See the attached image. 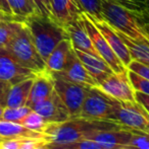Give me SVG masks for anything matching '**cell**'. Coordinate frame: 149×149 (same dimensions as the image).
Wrapping results in <instances>:
<instances>
[{"label":"cell","instance_id":"6","mask_svg":"<svg viewBox=\"0 0 149 149\" xmlns=\"http://www.w3.org/2000/svg\"><path fill=\"white\" fill-rule=\"evenodd\" d=\"M113 122L129 130L149 132V114L137 102H124L117 100L114 107Z\"/></svg>","mask_w":149,"mask_h":149},{"label":"cell","instance_id":"23","mask_svg":"<svg viewBox=\"0 0 149 149\" xmlns=\"http://www.w3.org/2000/svg\"><path fill=\"white\" fill-rule=\"evenodd\" d=\"M138 16L149 31V6L147 0H113Z\"/></svg>","mask_w":149,"mask_h":149},{"label":"cell","instance_id":"31","mask_svg":"<svg viewBox=\"0 0 149 149\" xmlns=\"http://www.w3.org/2000/svg\"><path fill=\"white\" fill-rule=\"evenodd\" d=\"M125 149H149V132L134 131L132 140Z\"/></svg>","mask_w":149,"mask_h":149},{"label":"cell","instance_id":"22","mask_svg":"<svg viewBox=\"0 0 149 149\" xmlns=\"http://www.w3.org/2000/svg\"><path fill=\"white\" fill-rule=\"evenodd\" d=\"M117 33L129 49L132 60L149 65V42H141L134 40L119 31H117Z\"/></svg>","mask_w":149,"mask_h":149},{"label":"cell","instance_id":"37","mask_svg":"<svg viewBox=\"0 0 149 149\" xmlns=\"http://www.w3.org/2000/svg\"><path fill=\"white\" fill-rule=\"evenodd\" d=\"M32 1H33V3L35 4V6H36L38 11H39V13L43 14V15L52 17L51 12H50L49 9L47 8V6H46L45 1H44V0H32Z\"/></svg>","mask_w":149,"mask_h":149},{"label":"cell","instance_id":"10","mask_svg":"<svg viewBox=\"0 0 149 149\" xmlns=\"http://www.w3.org/2000/svg\"><path fill=\"white\" fill-rule=\"evenodd\" d=\"M134 135L133 130L127 128L98 130L89 134L85 139L95 141L103 149H125Z\"/></svg>","mask_w":149,"mask_h":149},{"label":"cell","instance_id":"16","mask_svg":"<svg viewBox=\"0 0 149 149\" xmlns=\"http://www.w3.org/2000/svg\"><path fill=\"white\" fill-rule=\"evenodd\" d=\"M54 90V80L52 74L48 70L41 73H37L33 80V84L30 90L28 102L26 106L32 107L35 104L42 102L49 97Z\"/></svg>","mask_w":149,"mask_h":149},{"label":"cell","instance_id":"9","mask_svg":"<svg viewBox=\"0 0 149 149\" xmlns=\"http://www.w3.org/2000/svg\"><path fill=\"white\" fill-rule=\"evenodd\" d=\"M97 87L119 102H136L135 90L132 87L128 77V70L123 73L112 72L103 81H101Z\"/></svg>","mask_w":149,"mask_h":149},{"label":"cell","instance_id":"28","mask_svg":"<svg viewBox=\"0 0 149 149\" xmlns=\"http://www.w3.org/2000/svg\"><path fill=\"white\" fill-rule=\"evenodd\" d=\"M31 111H32V109L28 106L18 107V108H7L6 107V108H4L3 113H2L1 120L20 123Z\"/></svg>","mask_w":149,"mask_h":149},{"label":"cell","instance_id":"21","mask_svg":"<svg viewBox=\"0 0 149 149\" xmlns=\"http://www.w3.org/2000/svg\"><path fill=\"white\" fill-rule=\"evenodd\" d=\"M34 77L25 79L18 83L10 85L6 94L5 108H18L26 106L28 102L30 90L33 84Z\"/></svg>","mask_w":149,"mask_h":149},{"label":"cell","instance_id":"26","mask_svg":"<svg viewBox=\"0 0 149 149\" xmlns=\"http://www.w3.org/2000/svg\"><path fill=\"white\" fill-rule=\"evenodd\" d=\"M20 20H0V48H4L22 26Z\"/></svg>","mask_w":149,"mask_h":149},{"label":"cell","instance_id":"11","mask_svg":"<svg viewBox=\"0 0 149 149\" xmlns=\"http://www.w3.org/2000/svg\"><path fill=\"white\" fill-rule=\"evenodd\" d=\"M31 109L41 115L49 123H61L72 119L68 109L66 108L55 90H53L49 97L35 104L31 107Z\"/></svg>","mask_w":149,"mask_h":149},{"label":"cell","instance_id":"7","mask_svg":"<svg viewBox=\"0 0 149 149\" xmlns=\"http://www.w3.org/2000/svg\"><path fill=\"white\" fill-rule=\"evenodd\" d=\"M52 77L54 80V90L68 109L71 118H79L88 87L71 82L54 74H52Z\"/></svg>","mask_w":149,"mask_h":149},{"label":"cell","instance_id":"29","mask_svg":"<svg viewBox=\"0 0 149 149\" xmlns=\"http://www.w3.org/2000/svg\"><path fill=\"white\" fill-rule=\"evenodd\" d=\"M78 1H79L83 11L87 13L90 18L95 20L103 19L101 7H100V0H78Z\"/></svg>","mask_w":149,"mask_h":149},{"label":"cell","instance_id":"27","mask_svg":"<svg viewBox=\"0 0 149 149\" xmlns=\"http://www.w3.org/2000/svg\"><path fill=\"white\" fill-rule=\"evenodd\" d=\"M20 124L24 125L25 127H27L28 129L33 130V131L40 132L43 133L45 131V129L47 128L49 122H47L41 115H39L35 111H31L22 121L20 122Z\"/></svg>","mask_w":149,"mask_h":149},{"label":"cell","instance_id":"32","mask_svg":"<svg viewBox=\"0 0 149 149\" xmlns=\"http://www.w3.org/2000/svg\"><path fill=\"white\" fill-rule=\"evenodd\" d=\"M127 68L149 80V65L143 64V63L138 62V61L135 60H132L131 63L128 65Z\"/></svg>","mask_w":149,"mask_h":149},{"label":"cell","instance_id":"12","mask_svg":"<svg viewBox=\"0 0 149 149\" xmlns=\"http://www.w3.org/2000/svg\"><path fill=\"white\" fill-rule=\"evenodd\" d=\"M36 73L20 65L3 48H0V80L13 85L25 79L35 77Z\"/></svg>","mask_w":149,"mask_h":149},{"label":"cell","instance_id":"35","mask_svg":"<svg viewBox=\"0 0 149 149\" xmlns=\"http://www.w3.org/2000/svg\"><path fill=\"white\" fill-rule=\"evenodd\" d=\"M135 100H136V102H139L141 106H143V108L147 111L149 114V95L144 94L139 91H135Z\"/></svg>","mask_w":149,"mask_h":149},{"label":"cell","instance_id":"4","mask_svg":"<svg viewBox=\"0 0 149 149\" xmlns=\"http://www.w3.org/2000/svg\"><path fill=\"white\" fill-rule=\"evenodd\" d=\"M3 49L18 64L32 70L36 74L47 70L45 61L38 52L30 31L24 22L22 26Z\"/></svg>","mask_w":149,"mask_h":149},{"label":"cell","instance_id":"17","mask_svg":"<svg viewBox=\"0 0 149 149\" xmlns=\"http://www.w3.org/2000/svg\"><path fill=\"white\" fill-rule=\"evenodd\" d=\"M64 30L68 33V39H70L74 49L100 57L96 49L94 48L93 43L89 37V33H88L81 18L71 24L70 26H66Z\"/></svg>","mask_w":149,"mask_h":149},{"label":"cell","instance_id":"43","mask_svg":"<svg viewBox=\"0 0 149 149\" xmlns=\"http://www.w3.org/2000/svg\"><path fill=\"white\" fill-rule=\"evenodd\" d=\"M147 3H148V6H149V0H147Z\"/></svg>","mask_w":149,"mask_h":149},{"label":"cell","instance_id":"2","mask_svg":"<svg viewBox=\"0 0 149 149\" xmlns=\"http://www.w3.org/2000/svg\"><path fill=\"white\" fill-rule=\"evenodd\" d=\"M24 22L45 63L54 48L62 40L68 39L64 28L59 26L50 16L43 15L41 13H33L25 18Z\"/></svg>","mask_w":149,"mask_h":149},{"label":"cell","instance_id":"39","mask_svg":"<svg viewBox=\"0 0 149 149\" xmlns=\"http://www.w3.org/2000/svg\"><path fill=\"white\" fill-rule=\"evenodd\" d=\"M0 10L5 12V13L12 14L11 10L9 8V5L7 3V0H0ZM12 15H14V14H12Z\"/></svg>","mask_w":149,"mask_h":149},{"label":"cell","instance_id":"15","mask_svg":"<svg viewBox=\"0 0 149 149\" xmlns=\"http://www.w3.org/2000/svg\"><path fill=\"white\" fill-rule=\"evenodd\" d=\"M92 22L95 24V26H97L99 31L102 33L104 39L107 41V43L109 44V46L113 50V52L117 54V56L119 58V60L121 61V63H123L126 67H128V65H129L132 61L131 54H130V51L127 46H126V44L123 42L121 37L117 35V31H115L107 22H105V20H103V19L102 20L92 19Z\"/></svg>","mask_w":149,"mask_h":149},{"label":"cell","instance_id":"19","mask_svg":"<svg viewBox=\"0 0 149 149\" xmlns=\"http://www.w3.org/2000/svg\"><path fill=\"white\" fill-rule=\"evenodd\" d=\"M0 137L2 139H42L45 135L40 132L28 129L24 125L16 122L0 120Z\"/></svg>","mask_w":149,"mask_h":149},{"label":"cell","instance_id":"25","mask_svg":"<svg viewBox=\"0 0 149 149\" xmlns=\"http://www.w3.org/2000/svg\"><path fill=\"white\" fill-rule=\"evenodd\" d=\"M44 145L47 149H103L95 141L89 139H81L66 143H51L45 141Z\"/></svg>","mask_w":149,"mask_h":149},{"label":"cell","instance_id":"40","mask_svg":"<svg viewBox=\"0 0 149 149\" xmlns=\"http://www.w3.org/2000/svg\"><path fill=\"white\" fill-rule=\"evenodd\" d=\"M44 1H45V4H46V6H47L48 9H49V11L51 12V0H44Z\"/></svg>","mask_w":149,"mask_h":149},{"label":"cell","instance_id":"41","mask_svg":"<svg viewBox=\"0 0 149 149\" xmlns=\"http://www.w3.org/2000/svg\"><path fill=\"white\" fill-rule=\"evenodd\" d=\"M44 143H45V142H44ZM44 143H42L40 146H38V147H37L36 149H47V148L45 147V145H44Z\"/></svg>","mask_w":149,"mask_h":149},{"label":"cell","instance_id":"18","mask_svg":"<svg viewBox=\"0 0 149 149\" xmlns=\"http://www.w3.org/2000/svg\"><path fill=\"white\" fill-rule=\"evenodd\" d=\"M74 51L76 55H77V57L83 63L85 68L90 73V75L95 79V81L97 82V85L101 81H103L108 75L112 74L113 72L109 65L102 59L101 57H98V56L80 51V50L74 49Z\"/></svg>","mask_w":149,"mask_h":149},{"label":"cell","instance_id":"30","mask_svg":"<svg viewBox=\"0 0 149 149\" xmlns=\"http://www.w3.org/2000/svg\"><path fill=\"white\" fill-rule=\"evenodd\" d=\"M128 77L131 82L132 87L134 88L135 91L142 92L144 94L149 95V80L141 75L137 74V73L133 72V71L128 69Z\"/></svg>","mask_w":149,"mask_h":149},{"label":"cell","instance_id":"38","mask_svg":"<svg viewBox=\"0 0 149 149\" xmlns=\"http://www.w3.org/2000/svg\"><path fill=\"white\" fill-rule=\"evenodd\" d=\"M0 20H20V22H23V20L20 19V17H18V16L12 15V14L5 13V12L1 11V10H0Z\"/></svg>","mask_w":149,"mask_h":149},{"label":"cell","instance_id":"42","mask_svg":"<svg viewBox=\"0 0 149 149\" xmlns=\"http://www.w3.org/2000/svg\"><path fill=\"white\" fill-rule=\"evenodd\" d=\"M3 110H4V108L1 106V104H0V120H1V117H2V113H3Z\"/></svg>","mask_w":149,"mask_h":149},{"label":"cell","instance_id":"14","mask_svg":"<svg viewBox=\"0 0 149 149\" xmlns=\"http://www.w3.org/2000/svg\"><path fill=\"white\" fill-rule=\"evenodd\" d=\"M83 12L78 0H51L52 18L62 28L80 19Z\"/></svg>","mask_w":149,"mask_h":149},{"label":"cell","instance_id":"20","mask_svg":"<svg viewBox=\"0 0 149 149\" xmlns=\"http://www.w3.org/2000/svg\"><path fill=\"white\" fill-rule=\"evenodd\" d=\"M73 51L74 49H73L70 39L62 40L54 48V50L50 53V55L46 60L47 70L49 72H59V71L64 70Z\"/></svg>","mask_w":149,"mask_h":149},{"label":"cell","instance_id":"3","mask_svg":"<svg viewBox=\"0 0 149 149\" xmlns=\"http://www.w3.org/2000/svg\"><path fill=\"white\" fill-rule=\"evenodd\" d=\"M103 19L113 29L134 40L149 42V31L136 14L113 0H100Z\"/></svg>","mask_w":149,"mask_h":149},{"label":"cell","instance_id":"34","mask_svg":"<svg viewBox=\"0 0 149 149\" xmlns=\"http://www.w3.org/2000/svg\"><path fill=\"white\" fill-rule=\"evenodd\" d=\"M44 142L45 140L42 139H24L20 144V149H36Z\"/></svg>","mask_w":149,"mask_h":149},{"label":"cell","instance_id":"44","mask_svg":"<svg viewBox=\"0 0 149 149\" xmlns=\"http://www.w3.org/2000/svg\"><path fill=\"white\" fill-rule=\"evenodd\" d=\"M1 140H2V138H1V137H0V141H1Z\"/></svg>","mask_w":149,"mask_h":149},{"label":"cell","instance_id":"24","mask_svg":"<svg viewBox=\"0 0 149 149\" xmlns=\"http://www.w3.org/2000/svg\"><path fill=\"white\" fill-rule=\"evenodd\" d=\"M12 14L20 17L24 22L26 17L33 13H39L32 0H7Z\"/></svg>","mask_w":149,"mask_h":149},{"label":"cell","instance_id":"8","mask_svg":"<svg viewBox=\"0 0 149 149\" xmlns=\"http://www.w3.org/2000/svg\"><path fill=\"white\" fill-rule=\"evenodd\" d=\"M81 19L83 22L88 33H89V37L91 39L92 43H93L94 48L96 49V51L99 54L100 57L109 65L110 68L112 69V71L114 73L126 72L128 70V68L121 63V61L117 56V54L113 52L109 44L104 39L102 33L99 31L97 26H95V24L92 22L91 18L88 16V14L83 12L81 15Z\"/></svg>","mask_w":149,"mask_h":149},{"label":"cell","instance_id":"1","mask_svg":"<svg viewBox=\"0 0 149 149\" xmlns=\"http://www.w3.org/2000/svg\"><path fill=\"white\" fill-rule=\"evenodd\" d=\"M119 128L125 127L112 121L76 118L61 123H49L43 134L45 135L46 142L66 143L85 139L89 134L98 130H110Z\"/></svg>","mask_w":149,"mask_h":149},{"label":"cell","instance_id":"5","mask_svg":"<svg viewBox=\"0 0 149 149\" xmlns=\"http://www.w3.org/2000/svg\"><path fill=\"white\" fill-rule=\"evenodd\" d=\"M117 102L97 86L88 87L79 118L113 122Z\"/></svg>","mask_w":149,"mask_h":149},{"label":"cell","instance_id":"36","mask_svg":"<svg viewBox=\"0 0 149 149\" xmlns=\"http://www.w3.org/2000/svg\"><path fill=\"white\" fill-rule=\"evenodd\" d=\"M10 85L8 82L0 80V104H1L3 108H5V100H6V94L9 89Z\"/></svg>","mask_w":149,"mask_h":149},{"label":"cell","instance_id":"13","mask_svg":"<svg viewBox=\"0 0 149 149\" xmlns=\"http://www.w3.org/2000/svg\"><path fill=\"white\" fill-rule=\"evenodd\" d=\"M51 73L56 75V76H59L61 78L66 79V80H68L71 82L77 83V84L80 85H83V86H97V82L90 75V73L85 68L83 63L77 57L75 51H73V53L71 54L70 59H68L64 70L59 71V72Z\"/></svg>","mask_w":149,"mask_h":149},{"label":"cell","instance_id":"33","mask_svg":"<svg viewBox=\"0 0 149 149\" xmlns=\"http://www.w3.org/2000/svg\"><path fill=\"white\" fill-rule=\"evenodd\" d=\"M24 139H2L0 141V149H20Z\"/></svg>","mask_w":149,"mask_h":149}]
</instances>
